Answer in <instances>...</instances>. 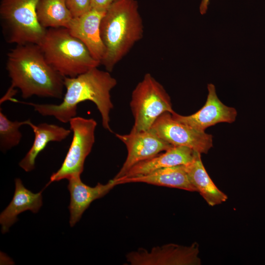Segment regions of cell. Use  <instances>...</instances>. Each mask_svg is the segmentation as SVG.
Returning a JSON list of instances; mask_svg holds the SVG:
<instances>
[{
  "instance_id": "5",
  "label": "cell",
  "mask_w": 265,
  "mask_h": 265,
  "mask_svg": "<svg viewBox=\"0 0 265 265\" xmlns=\"http://www.w3.org/2000/svg\"><path fill=\"white\" fill-rule=\"evenodd\" d=\"M39 0H1L0 19L5 42L22 45L38 44L47 29L39 23L36 5Z\"/></svg>"
},
{
  "instance_id": "15",
  "label": "cell",
  "mask_w": 265,
  "mask_h": 265,
  "mask_svg": "<svg viewBox=\"0 0 265 265\" xmlns=\"http://www.w3.org/2000/svg\"><path fill=\"white\" fill-rule=\"evenodd\" d=\"M15 190L12 200L1 213V232L5 233L17 220L20 213L27 210L36 213L42 205V191L34 193L26 188L19 178L15 180Z\"/></svg>"
},
{
  "instance_id": "9",
  "label": "cell",
  "mask_w": 265,
  "mask_h": 265,
  "mask_svg": "<svg viewBox=\"0 0 265 265\" xmlns=\"http://www.w3.org/2000/svg\"><path fill=\"white\" fill-rule=\"evenodd\" d=\"M198 248L196 243L190 246L167 244L156 246L150 250L139 248L126 255L132 265H198Z\"/></svg>"
},
{
  "instance_id": "7",
  "label": "cell",
  "mask_w": 265,
  "mask_h": 265,
  "mask_svg": "<svg viewBox=\"0 0 265 265\" xmlns=\"http://www.w3.org/2000/svg\"><path fill=\"white\" fill-rule=\"evenodd\" d=\"M73 133L72 140L60 168L53 173L51 183L76 176H80L84 163L95 142V131L97 125L92 118L75 117L69 121Z\"/></svg>"
},
{
  "instance_id": "11",
  "label": "cell",
  "mask_w": 265,
  "mask_h": 265,
  "mask_svg": "<svg viewBox=\"0 0 265 265\" xmlns=\"http://www.w3.org/2000/svg\"><path fill=\"white\" fill-rule=\"evenodd\" d=\"M208 94L204 106L196 112L188 116L172 113L174 119L201 132L217 123H231L236 119L237 112L232 107L223 104L218 99L214 85L208 84Z\"/></svg>"
},
{
  "instance_id": "6",
  "label": "cell",
  "mask_w": 265,
  "mask_h": 265,
  "mask_svg": "<svg viewBox=\"0 0 265 265\" xmlns=\"http://www.w3.org/2000/svg\"><path fill=\"white\" fill-rule=\"evenodd\" d=\"M130 106L134 117L133 132L149 130L163 113L173 110L170 96L150 74H146L132 91Z\"/></svg>"
},
{
  "instance_id": "16",
  "label": "cell",
  "mask_w": 265,
  "mask_h": 265,
  "mask_svg": "<svg viewBox=\"0 0 265 265\" xmlns=\"http://www.w3.org/2000/svg\"><path fill=\"white\" fill-rule=\"evenodd\" d=\"M115 179L118 185L129 183H144L189 191H196L189 180L184 165L163 168L144 175Z\"/></svg>"
},
{
  "instance_id": "17",
  "label": "cell",
  "mask_w": 265,
  "mask_h": 265,
  "mask_svg": "<svg viewBox=\"0 0 265 265\" xmlns=\"http://www.w3.org/2000/svg\"><path fill=\"white\" fill-rule=\"evenodd\" d=\"M189 180L208 204L214 206L226 201L227 196L219 190L207 172L202 163L201 154L194 152L192 161L184 165Z\"/></svg>"
},
{
  "instance_id": "8",
  "label": "cell",
  "mask_w": 265,
  "mask_h": 265,
  "mask_svg": "<svg viewBox=\"0 0 265 265\" xmlns=\"http://www.w3.org/2000/svg\"><path fill=\"white\" fill-rule=\"evenodd\" d=\"M173 146L189 147L200 154H207L212 147V136L174 119L170 112L161 114L149 130Z\"/></svg>"
},
{
  "instance_id": "10",
  "label": "cell",
  "mask_w": 265,
  "mask_h": 265,
  "mask_svg": "<svg viewBox=\"0 0 265 265\" xmlns=\"http://www.w3.org/2000/svg\"><path fill=\"white\" fill-rule=\"evenodd\" d=\"M126 145L128 155L120 171L114 177H123L127 171L139 162L152 158L173 146L150 130L133 132L129 134H116Z\"/></svg>"
},
{
  "instance_id": "19",
  "label": "cell",
  "mask_w": 265,
  "mask_h": 265,
  "mask_svg": "<svg viewBox=\"0 0 265 265\" xmlns=\"http://www.w3.org/2000/svg\"><path fill=\"white\" fill-rule=\"evenodd\" d=\"M36 12L39 23L46 29L67 28L73 18L65 0H39Z\"/></svg>"
},
{
  "instance_id": "14",
  "label": "cell",
  "mask_w": 265,
  "mask_h": 265,
  "mask_svg": "<svg viewBox=\"0 0 265 265\" xmlns=\"http://www.w3.org/2000/svg\"><path fill=\"white\" fill-rule=\"evenodd\" d=\"M194 152L187 147L173 146L164 152L135 164L121 178L136 177L165 167L186 165L192 161Z\"/></svg>"
},
{
  "instance_id": "3",
  "label": "cell",
  "mask_w": 265,
  "mask_h": 265,
  "mask_svg": "<svg viewBox=\"0 0 265 265\" xmlns=\"http://www.w3.org/2000/svg\"><path fill=\"white\" fill-rule=\"evenodd\" d=\"M138 8L135 0H118L101 21L100 35L106 50L101 64L109 72L143 37V25Z\"/></svg>"
},
{
  "instance_id": "4",
  "label": "cell",
  "mask_w": 265,
  "mask_h": 265,
  "mask_svg": "<svg viewBox=\"0 0 265 265\" xmlns=\"http://www.w3.org/2000/svg\"><path fill=\"white\" fill-rule=\"evenodd\" d=\"M38 45L47 63L63 77H76L101 64L66 27L47 29Z\"/></svg>"
},
{
  "instance_id": "1",
  "label": "cell",
  "mask_w": 265,
  "mask_h": 265,
  "mask_svg": "<svg viewBox=\"0 0 265 265\" xmlns=\"http://www.w3.org/2000/svg\"><path fill=\"white\" fill-rule=\"evenodd\" d=\"M66 92L59 105L22 102L32 106L42 116H52L66 123L76 116L78 105L82 102H93L99 111L105 129L112 132L109 114L113 105L110 91L116 85V80L108 71L95 67L76 77H64Z\"/></svg>"
},
{
  "instance_id": "2",
  "label": "cell",
  "mask_w": 265,
  "mask_h": 265,
  "mask_svg": "<svg viewBox=\"0 0 265 265\" xmlns=\"http://www.w3.org/2000/svg\"><path fill=\"white\" fill-rule=\"evenodd\" d=\"M7 56L6 69L11 80L9 88L19 89L24 99L34 95L62 98L64 77L47 63L38 44L17 45Z\"/></svg>"
},
{
  "instance_id": "20",
  "label": "cell",
  "mask_w": 265,
  "mask_h": 265,
  "mask_svg": "<svg viewBox=\"0 0 265 265\" xmlns=\"http://www.w3.org/2000/svg\"><path fill=\"white\" fill-rule=\"evenodd\" d=\"M31 122L29 119L23 121H12L8 119L0 108V148L5 152L18 145L22 137L19 131L21 126L28 125Z\"/></svg>"
},
{
  "instance_id": "18",
  "label": "cell",
  "mask_w": 265,
  "mask_h": 265,
  "mask_svg": "<svg viewBox=\"0 0 265 265\" xmlns=\"http://www.w3.org/2000/svg\"><path fill=\"white\" fill-rule=\"evenodd\" d=\"M28 126L34 133V140L30 149L19 162V166L26 172L34 169L36 158L50 142H60L71 132L70 130L47 123L35 125L30 122Z\"/></svg>"
},
{
  "instance_id": "13",
  "label": "cell",
  "mask_w": 265,
  "mask_h": 265,
  "mask_svg": "<svg viewBox=\"0 0 265 265\" xmlns=\"http://www.w3.org/2000/svg\"><path fill=\"white\" fill-rule=\"evenodd\" d=\"M68 180V188L71 196L69 223L71 227L79 221L83 212L93 201L103 197L118 185L117 180L114 178L106 184L98 183L94 187L83 183L80 176L72 177Z\"/></svg>"
},
{
  "instance_id": "21",
  "label": "cell",
  "mask_w": 265,
  "mask_h": 265,
  "mask_svg": "<svg viewBox=\"0 0 265 265\" xmlns=\"http://www.w3.org/2000/svg\"><path fill=\"white\" fill-rule=\"evenodd\" d=\"M73 18L78 17L91 9L90 0H65Z\"/></svg>"
},
{
  "instance_id": "12",
  "label": "cell",
  "mask_w": 265,
  "mask_h": 265,
  "mask_svg": "<svg viewBox=\"0 0 265 265\" xmlns=\"http://www.w3.org/2000/svg\"><path fill=\"white\" fill-rule=\"evenodd\" d=\"M106 12L90 9L81 16L73 18L67 28L86 46L100 64L106 52L100 35L101 21Z\"/></svg>"
},
{
  "instance_id": "22",
  "label": "cell",
  "mask_w": 265,
  "mask_h": 265,
  "mask_svg": "<svg viewBox=\"0 0 265 265\" xmlns=\"http://www.w3.org/2000/svg\"><path fill=\"white\" fill-rule=\"evenodd\" d=\"M118 0H90L91 9L99 11H106Z\"/></svg>"
},
{
  "instance_id": "23",
  "label": "cell",
  "mask_w": 265,
  "mask_h": 265,
  "mask_svg": "<svg viewBox=\"0 0 265 265\" xmlns=\"http://www.w3.org/2000/svg\"><path fill=\"white\" fill-rule=\"evenodd\" d=\"M210 0H202L200 5V12L201 14H205L208 9Z\"/></svg>"
}]
</instances>
